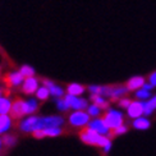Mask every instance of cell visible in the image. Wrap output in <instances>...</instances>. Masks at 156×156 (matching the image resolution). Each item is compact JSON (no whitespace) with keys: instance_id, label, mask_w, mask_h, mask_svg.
I'll list each match as a JSON object with an SVG mask.
<instances>
[{"instance_id":"cell-1","label":"cell","mask_w":156,"mask_h":156,"mask_svg":"<svg viewBox=\"0 0 156 156\" xmlns=\"http://www.w3.org/2000/svg\"><path fill=\"white\" fill-rule=\"evenodd\" d=\"M37 109H38V102L35 99H30V100L16 99L12 102L10 116H12V119H19L24 115L36 113Z\"/></svg>"},{"instance_id":"cell-2","label":"cell","mask_w":156,"mask_h":156,"mask_svg":"<svg viewBox=\"0 0 156 156\" xmlns=\"http://www.w3.org/2000/svg\"><path fill=\"white\" fill-rule=\"evenodd\" d=\"M81 140L87 145H96V146H100L102 148L112 144V141H110L109 137L96 133L95 131H92V129H90V128L81 132Z\"/></svg>"},{"instance_id":"cell-3","label":"cell","mask_w":156,"mask_h":156,"mask_svg":"<svg viewBox=\"0 0 156 156\" xmlns=\"http://www.w3.org/2000/svg\"><path fill=\"white\" fill-rule=\"evenodd\" d=\"M64 124V118L60 115H50V116H41L38 118L36 116V122L34 124V131H41V129H48V128H56L62 127Z\"/></svg>"},{"instance_id":"cell-4","label":"cell","mask_w":156,"mask_h":156,"mask_svg":"<svg viewBox=\"0 0 156 156\" xmlns=\"http://www.w3.org/2000/svg\"><path fill=\"white\" fill-rule=\"evenodd\" d=\"M102 119L105 120L106 126L109 127L110 131H112V129L114 131L115 128H118L123 124V113L119 112V110H115V109H109Z\"/></svg>"},{"instance_id":"cell-5","label":"cell","mask_w":156,"mask_h":156,"mask_svg":"<svg viewBox=\"0 0 156 156\" xmlns=\"http://www.w3.org/2000/svg\"><path fill=\"white\" fill-rule=\"evenodd\" d=\"M69 124L73 127H86L90 123V115L87 114V112H83V110H78V112H73L69 115Z\"/></svg>"},{"instance_id":"cell-6","label":"cell","mask_w":156,"mask_h":156,"mask_svg":"<svg viewBox=\"0 0 156 156\" xmlns=\"http://www.w3.org/2000/svg\"><path fill=\"white\" fill-rule=\"evenodd\" d=\"M64 100L68 102V105L70 109H73L74 112H78V110H84L87 109L88 106V102L87 100L81 99L80 96H72V95H66L64 96Z\"/></svg>"},{"instance_id":"cell-7","label":"cell","mask_w":156,"mask_h":156,"mask_svg":"<svg viewBox=\"0 0 156 156\" xmlns=\"http://www.w3.org/2000/svg\"><path fill=\"white\" fill-rule=\"evenodd\" d=\"M88 128L92 129V131H95L96 133L101 134V136H106V137H109V134H110L109 127L106 126L105 120L101 119V118H95L94 120H90Z\"/></svg>"},{"instance_id":"cell-8","label":"cell","mask_w":156,"mask_h":156,"mask_svg":"<svg viewBox=\"0 0 156 156\" xmlns=\"http://www.w3.org/2000/svg\"><path fill=\"white\" fill-rule=\"evenodd\" d=\"M127 114L129 118L132 119H137L140 116L144 115V102L142 101H132L131 105L127 109Z\"/></svg>"},{"instance_id":"cell-9","label":"cell","mask_w":156,"mask_h":156,"mask_svg":"<svg viewBox=\"0 0 156 156\" xmlns=\"http://www.w3.org/2000/svg\"><path fill=\"white\" fill-rule=\"evenodd\" d=\"M37 88H38V80L37 78H35V77L24 78V81L22 83V91L26 95L36 94Z\"/></svg>"},{"instance_id":"cell-10","label":"cell","mask_w":156,"mask_h":156,"mask_svg":"<svg viewBox=\"0 0 156 156\" xmlns=\"http://www.w3.org/2000/svg\"><path fill=\"white\" fill-rule=\"evenodd\" d=\"M62 127H56V128H48V129H41V131H36L34 132L35 138H44V137H58L62 134Z\"/></svg>"},{"instance_id":"cell-11","label":"cell","mask_w":156,"mask_h":156,"mask_svg":"<svg viewBox=\"0 0 156 156\" xmlns=\"http://www.w3.org/2000/svg\"><path fill=\"white\" fill-rule=\"evenodd\" d=\"M23 81H24V77L19 72H10L5 77V83H6V86H9V87L21 86L23 83Z\"/></svg>"},{"instance_id":"cell-12","label":"cell","mask_w":156,"mask_h":156,"mask_svg":"<svg viewBox=\"0 0 156 156\" xmlns=\"http://www.w3.org/2000/svg\"><path fill=\"white\" fill-rule=\"evenodd\" d=\"M44 83V86L45 87H48L49 91H50V95L51 96H54L56 97V99H62V97L66 95V92H64V90L60 87V86H58V84H55L53 81H49V80H44L42 81Z\"/></svg>"},{"instance_id":"cell-13","label":"cell","mask_w":156,"mask_h":156,"mask_svg":"<svg viewBox=\"0 0 156 156\" xmlns=\"http://www.w3.org/2000/svg\"><path fill=\"white\" fill-rule=\"evenodd\" d=\"M146 83V81H145V78L144 77H140V76H136V77H132L131 80H129L128 82H127V90L128 91H137V90H140V88H142L144 87V84Z\"/></svg>"},{"instance_id":"cell-14","label":"cell","mask_w":156,"mask_h":156,"mask_svg":"<svg viewBox=\"0 0 156 156\" xmlns=\"http://www.w3.org/2000/svg\"><path fill=\"white\" fill-rule=\"evenodd\" d=\"M142 102H144V115L145 116L151 115L156 110V95L151 96L148 100L142 101Z\"/></svg>"},{"instance_id":"cell-15","label":"cell","mask_w":156,"mask_h":156,"mask_svg":"<svg viewBox=\"0 0 156 156\" xmlns=\"http://www.w3.org/2000/svg\"><path fill=\"white\" fill-rule=\"evenodd\" d=\"M13 127V119L10 115H0V134L6 133Z\"/></svg>"},{"instance_id":"cell-16","label":"cell","mask_w":156,"mask_h":156,"mask_svg":"<svg viewBox=\"0 0 156 156\" xmlns=\"http://www.w3.org/2000/svg\"><path fill=\"white\" fill-rule=\"evenodd\" d=\"M10 109H12V101L9 100V97L6 96L0 97V115L9 114Z\"/></svg>"},{"instance_id":"cell-17","label":"cell","mask_w":156,"mask_h":156,"mask_svg":"<svg viewBox=\"0 0 156 156\" xmlns=\"http://www.w3.org/2000/svg\"><path fill=\"white\" fill-rule=\"evenodd\" d=\"M150 120H148L146 116H140L137 119H133V127L136 129H141V131H144V129H148L150 128Z\"/></svg>"},{"instance_id":"cell-18","label":"cell","mask_w":156,"mask_h":156,"mask_svg":"<svg viewBox=\"0 0 156 156\" xmlns=\"http://www.w3.org/2000/svg\"><path fill=\"white\" fill-rule=\"evenodd\" d=\"M84 90L86 88L80 83H70L67 87V92L68 95H72V96H81L84 92Z\"/></svg>"},{"instance_id":"cell-19","label":"cell","mask_w":156,"mask_h":156,"mask_svg":"<svg viewBox=\"0 0 156 156\" xmlns=\"http://www.w3.org/2000/svg\"><path fill=\"white\" fill-rule=\"evenodd\" d=\"M49 96H50V91H49L48 87L41 86V87L37 88V91H36V97H37V100L45 101V100L49 99Z\"/></svg>"},{"instance_id":"cell-20","label":"cell","mask_w":156,"mask_h":156,"mask_svg":"<svg viewBox=\"0 0 156 156\" xmlns=\"http://www.w3.org/2000/svg\"><path fill=\"white\" fill-rule=\"evenodd\" d=\"M91 100H92V102L95 104V105L100 106L101 109L108 108V101H106L105 97H102L101 95H91Z\"/></svg>"},{"instance_id":"cell-21","label":"cell","mask_w":156,"mask_h":156,"mask_svg":"<svg viewBox=\"0 0 156 156\" xmlns=\"http://www.w3.org/2000/svg\"><path fill=\"white\" fill-rule=\"evenodd\" d=\"M134 95H136V99H137L138 101H146V100H148L151 97V92L150 91H147V90H145V88L137 90Z\"/></svg>"},{"instance_id":"cell-22","label":"cell","mask_w":156,"mask_h":156,"mask_svg":"<svg viewBox=\"0 0 156 156\" xmlns=\"http://www.w3.org/2000/svg\"><path fill=\"white\" fill-rule=\"evenodd\" d=\"M2 140H3V145L5 147H13L17 144V137L13 134H5L2 137Z\"/></svg>"},{"instance_id":"cell-23","label":"cell","mask_w":156,"mask_h":156,"mask_svg":"<svg viewBox=\"0 0 156 156\" xmlns=\"http://www.w3.org/2000/svg\"><path fill=\"white\" fill-rule=\"evenodd\" d=\"M127 92H128L127 87H122V86H118V87H113L112 99H120V97H122V96H124Z\"/></svg>"},{"instance_id":"cell-24","label":"cell","mask_w":156,"mask_h":156,"mask_svg":"<svg viewBox=\"0 0 156 156\" xmlns=\"http://www.w3.org/2000/svg\"><path fill=\"white\" fill-rule=\"evenodd\" d=\"M101 108L100 106H97V105H95V104H91V105H88L87 106V114L90 115V116H94V118H97L100 114H101Z\"/></svg>"},{"instance_id":"cell-25","label":"cell","mask_w":156,"mask_h":156,"mask_svg":"<svg viewBox=\"0 0 156 156\" xmlns=\"http://www.w3.org/2000/svg\"><path fill=\"white\" fill-rule=\"evenodd\" d=\"M19 73H21L24 78L28 77H35V69L31 66H22L21 69H19Z\"/></svg>"},{"instance_id":"cell-26","label":"cell","mask_w":156,"mask_h":156,"mask_svg":"<svg viewBox=\"0 0 156 156\" xmlns=\"http://www.w3.org/2000/svg\"><path fill=\"white\" fill-rule=\"evenodd\" d=\"M56 108H58V110H60V112H67V110L70 109L68 102L64 99H56Z\"/></svg>"},{"instance_id":"cell-27","label":"cell","mask_w":156,"mask_h":156,"mask_svg":"<svg viewBox=\"0 0 156 156\" xmlns=\"http://www.w3.org/2000/svg\"><path fill=\"white\" fill-rule=\"evenodd\" d=\"M127 131H128L127 126L122 124L120 127H118V128H115V129H114V134H124V133H126Z\"/></svg>"},{"instance_id":"cell-28","label":"cell","mask_w":156,"mask_h":156,"mask_svg":"<svg viewBox=\"0 0 156 156\" xmlns=\"http://www.w3.org/2000/svg\"><path fill=\"white\" fill-rule=\"evenodd\" d=\"M131 100H129V99H120L119 100V106L120 108H123V109H128V106L129 105H131Z\"/></svg>"},{"instance_id":"cell-29","label":"cell","mask_w":156,"mask_h":156,"mask_svg":"<svg viewBox=\"0 0 156 156\" xmlns=\"http://www.w3.org/2000/svg\"><path fill=\"white\" fill-rule=\"evenodd\" d=\"M88 91H90L91 95H99L100 86H95V84H92V86H88Z\"/></svg>"},{"instance_id":"cell-30","label":"cell","mask_w":156,"mask_h":156,"mask_svg":"<svg viewBox=\"0 0 156 156\" xmlns=\"http://www.w3.org/2000/svg\"><path fill=\"white\" fill-rule=\"evenodd\" d=\"M148 83H150V84H152L154 87H156V72L151 73V76L148 77Z\"/></svg>"},{"instance_id":"cell-31","label":"cell","mask_w":156,"mask_h":156,"mask_svg":"<svg viewBox=\"0 0 156 156\" xmlns=\"http://www.w3.org/2000/svg\"><path fill=\"white\" fill-rule=\"evenodd\" d=\"M142 88H145V90H147V91H151V90L154 88V86H152V84H150V83H145Z\"/></svg>"},{"instance_id":"cell-32","label":"cell","mask_w":156,"mask_h":156,"mask_svg":"<svg viewBox=\"0 0 156 156\" xmlns=\"http://www.w3.org/2000/svg\"><path fill=\"white\" fill-rule=\"evenodd\" d=\"M4 92H5V90H4V88H3V87H0V97H3V96H4V95H5V94H4Z\"/></svg>"},{"instance_id":"cell-33","label":"cell","mask_w":156,"mask_h":156,"mask_svg":"<svg viewBox=\"0 0 156 156\" xmlns=\"http://www.w3.org/2000/svg\"><path fill=\"white\" fill-rule=\"evenodd\" d=\"M3 146H4L3 145V140H2V137H0V152L3 151Z\"/></svg>"},{"instance_id":"cell-34","label":"cell","mask_w":156,"mask_h":156,"mask_svg":"<svg viewBox=\"0 0 156 156\" xmlns=\"http://www.w3.org/2000/svg\"><path fill=\"white\" fill-rule=\"evenodd\" d=\"M0 74H2V67H0Z\"/></svg>"}]
</instances>
